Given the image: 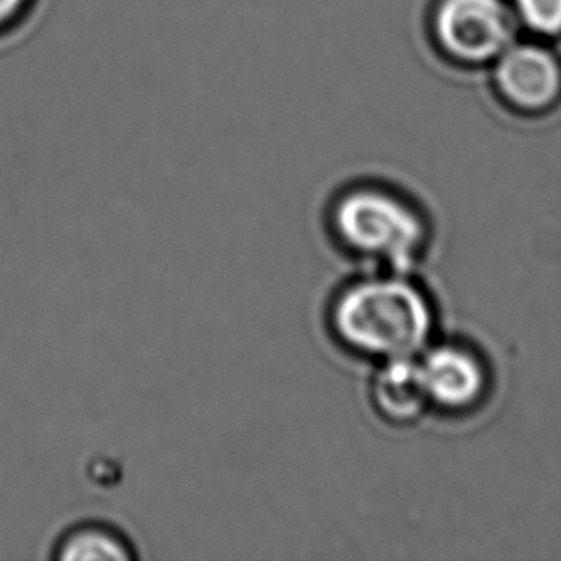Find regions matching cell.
<instances>
[{"mask_svg":"<svg viewBox=\"0 0 561 561\" xmlns=\"http://www.w3.org/2000/svg\"><path fill=\"white\" fill-rule=\"evenodd\" d=\"M330 320L343 347L386 363L417 357L432 343L435 312L424 289L391 273L345 286Z\"/></svg>","mask_w":561,"mask_h":561,"instance_id":"6da1fadb","label":"cell"},{"mask_svg":"<svg viewBox=\"0 0 561 561\" xmlns=\"http://www.w3.org/2000/svg\"><path fill=\"white\" fill-rule=\"evenodd\" d=\"M332 230L345 250L357 257L404 273L424 253L425 220L414 205L393 190L363 184L337 197Z\"/></svg>","mask_w":561,"mask_h":561,"instance_id":"7a4b0ae2","label":"cell"},{"mask_svg":"<svg viewBox=\"0 0 561 561\" xmlns=\"http://www.w3.org/2000/svg\"><path fill=\"white\" fill-rule=\"evenodd\" d=\"M427 30L448 60L483 64L508 45V10L502 0H433Z\"/></svg>","mask_w":561,"mask_h":561,"instance_id":"3957f363","label":"cell"},{"mask_svg":"<svg viewBox=\"0 0 561 561\" xmlns=\"http://www.w3.org/2000/svg\"><path fill=\"white\" fill-rule=\"evenodd\" d=\"M416 358L425 393L435 409H468L483 393V366L466 347L453 343L427 345Z\"/></svg>","mask_w":561,"mask_h":561,"instance_id":"277c9868","label":"cell"},{"mask_svg":"<svg viewBox=\"0 0 561 561\" xmlns=\"http://www.w3.org/2000/svg\"><path fill=\"white\" fill-rule=\"evenodd\" d=\"M496 81L517 106L540 107L560 89V69L550 54L535 46H517L502 56Z\"/></svg>","mask_w":561,"mask_h":561,"instance_id":"5b68a950","label":"cell"},{"mask_svg":"<svg viewBox=\"0 0 561 561\" xmlns=\"http://www.w3.org/2000/svg\"><path fill=\"white\" fill-rule=\"evenodd\" d=\"M370 393L374 409L389 424H414L432 409L416 357L381 363Z\"/></svg>","mask_w":561,"mask_h":561,"instance_id":"8992f818","label":"cell"},{"mask_svg":"<svg viewBox=\"0 0 561 561\" xmlns=\"http://www.w3.org/2000/svg\"><path fill=\"white\" fill-rule=\"evenodd\" d=\"M54 558L60 561L133 560L129 542L106 525L84 524L66 533L56 545Z\"/></svg>","mask_w":561,"mask_h":561,"instance_id":"52a82bcc","label":"cell"},{"mask_svg":"<svg viewBox=\"0 0 561 561\" xmlns=\"http://www.w3.org/2000/svg\"><path fill=\"white\" fill-rule=\"evenodd\" d=\"M525 22L542 33L561 30V0H516Z\"/></svg>","mask_w":561,"mask_h":561,"instance_id":"ba28073f","label":"cell"},{"mask_svg":"<svg viewBox=\"0 0 561 561\" xmlns=\"http://www.w3.org/2000/svg\"><path fill=\"white\" fill-rule=\"evenodd\" d=\"M23 0H0V22L8 20L20 8Z\"/></svg>","mask_w":561,"mask_h":561,"instance_id":"9c48e42d","label":"cell"}]
</instances>
